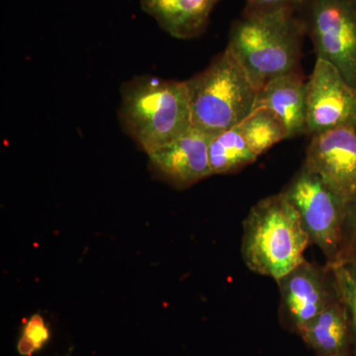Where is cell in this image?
<instances>
[{"mask_svg": "<svg viewBox=\"0 0 356 356\" xmlns=\"http://www.w3.org/2000/svg\"><path fill=\"white\" fill-rule=\"evenodd\" d=\"M305 36L293 9L242 14L231 26L226 49L259 90L275 77L301 70Z\"/></svg>", "mask_w": 356, "mask_h": 356, "instance_id": "1", "label": "cell"}, {"mask_svg": "<svg viewBox=\"0 0 356 356\" xmlns=\"http://www.w3.org/2000/svg\"><path fill=\"white\" fill-rule=\"evenodd\" d=\"M118 113L122 128L147 154L193 128L185 81L133 77L122 86Z\"/></svg>", "mask_w": 356, "mask_h": 356, "instance_id": "2", "label": "cell"}, {"mask_svg": "<svg viewBox=\"0 0 356 356\" xmlns=\"http://www.w3.org/2000/svg\"><path fill=\"white\" fill-rule=\"evenodd\" d=\"M243 229L242 257L252 273L277 281L305 261L310 238L282 191L255 204Z\"/></svg>", "mask_w": 356, "mask_h": 356, "instance_id": "3", "label": "cell"}, {"mask_svg": "<svg viewBox=\"0 0 356 356\" xmlns=\"http://www.w3.org/2000/svg\"><path fill=\"white\" fill-rule=\"evenodd\" d=\"M185 83L192 127L211 137L242 123L255 109L259 89L227 49Z\"/></svg>", "mask_w": 356, "mask_h": 356, "instance_id": "4", "label": "cell"}, {"mask_svg": "<svg viewBox=\"0 0 356 356\" xmlns=\"http://www.w3.org/2000/svg\"><path fill=\"white\" fill-rule=\"evenodd\" d=\"M301 218L311 243L317 245L329 266L337 264L341 248L348 196L306 165L282 191Z\"/></svg>", "mask_w": 356, "mask_h": 356, "instance_id": "5", "label": "cell"}, {"mask_svg": "<svg viewBox=\"0 0 356 356\" xmlns=\"http://www.w3.org/2000/svg\"><path fill=\"white\" fill-rule=\"evenodd\" d=\"M318 60L356 88V0H301L295 9Z\"/></svg>", "mask_w": 356, "mask_h": 356, "instance_id": "6", "label": "cell"}, {"mask_svg": "<svg viewBox=\"0 0 356 356\" xmlns=\"http://www.w3.org/2000/svg\"><path fill=\"white\" fill-rule=\"evenodd\" d=\"M337 128L356 130V88L334 65L317 58L306 83V134Z\"/></svg>", "mask_w": 356, "mask_h": 356, "instance_id": "7", "label": "cell"}, {"mask_svg": "<svg viewBox=\"0 0 356 356\" xmlns=\"http://www.w3.org/2000/svg\"><path fill=\"white\" fill-rule=\"evenodd\" d=\"M276 282L281 320L297 334L339 295L331 267L307 259Z\"/></svg>", "mask_w": 356, "mask_h": 356, "instance_id": "8", "label": "cell"}, {"mask_svg": "<svg viewBox=\"0 0 356 356\" xmlns=\"http://www.w3.org/2000/svg\"><path fill=\"white\" fill-rule=\"evenodd\" d=\"M304 165L350 197L356 189V130L337 128L311 137Z\"/></svg>", "mask_w": 356, "mask_h": 356, "instance_id": "9", "label": "cell"}, {"mask_svg": "<svg viewBox=\"0 0 356 356\" xmlns=\"http://www.w3.org/2000/svg\"><path fill=\"white\" fill-rule=\"evenodd\" d=\"M211 136L192 128L181 137L147 154L159 177L185 188L212 175L209 163Z\"/></svg>", "mask_w": 356, "mask_h": 356, "instance_id": "10", "label": "cell"}, {"mask_svg": "<svg viewBox=\"0 0 356 356\" xmlns=\"http://www.w3.org/2000/svg\"><path fill=\"white\" fill-rule=\"evenodd\" d=\"M306 83L300 72L271 79L259 90L255 108L270 111L284 126L288 139L306 134Z\"/></svg>", "mask_w": 356, "mask_h": 356, "instance_id": "11", "label": "cell"}, {"mask_svg": "<svg viewBox=\"0 0 356 356\" xmlns=\"http://www.w3.org/2000/svg\"><path fill=\"white\" fill-rule=\"evenodd\" d=\"M220 0H140L143 10L173 38L200 36Z\"/></svg>", "mask_w": 356, "mask_h": 356, "instance_id": "12", "label": "cell"}, {"mask_svg": "<svg viewBox=\"0 0 356 356\" xmlns=\"http://www.w3.org/2000/svg\"><path fill=\"white\" fill-rule=\"evenodd\" d=\"M298 334L318 356H353L350 318L339 295Z\"/></svg>", "mask_w": 356, "mask_h": 356, "instance_id": "13", "label": "cell"}, {"mask_svg": "<svg viewBox=\"0 0 356 356\" xmlns=\"http://www.w3.org/2000/svg\"><path fill=\"white\" fill-rule=\"evenodd\" d=\"M240 126L212 136L209 143V163L213 175H229L257 161Z\"/></svg>", "mask_w": 356, "mask_h": 356, "instance_id": "14", "label": "cell"}, {"mask_svg": "<svg viewBox=\"0 0 356 356\" xmlns=\"http://www.w3.org/2000/svg\"><path fill=\"white\" fill-rule=\"evenodd\" d=\"M238 126L248 146L257 156L281 140L288 139L284 126L266 108H255Z\"/></svg>", "mask_w": 356, "mask_h": 356, "instance_id": "15", "label": "cell"}, {"mask_svg": "<svg viewBox=\"0 0 356 356\" xmlns=\"http://www.w3.org/2000/svg\"><path fill=\"white\" fill-rule=\"evenodd\" d=\"M330 267L334 274L339 296L348 311L353 334V353L356 356V266L337 264Z\"/></svg>", "mask_w": 356, "mask_h": 356, "instance_id": "16", "label": "cell"}, {"mask_svg": "<svg viewBox=\"0 0 356 356\" xmlns=\"http://www.w3.org/2000/svg\"><path fill=\"white\" fill-rule=\"evenodd\" d=\"M337 264L356 266V189L348 197Z\"/></svg>", "mask_w": 356, "mask_h": 356, "instance_id": "17", "label": "cell"}, {"mask_svg": "<svg viewBox=\"0 0 356 356\" xmlns=\"http://www.w3.org/2000/svg\"><path fill=\"white\" fill-rule=\"evenodd\" d=\"M49 337H50V332L44 325L43 318L37 314L33 316L26 324L24 332L18 344V350L21 355H31L35 350L43 346V344L48 341Z\"/></svg>", "mask_w": 356, "mask_h": 356, "instance_id": "18", "label": "cell"}, {"mask_svg": "<svg viewBox=\"0 0 356 356\" xmlns=\"http://www.w3.org/2000/svg\"><path fill=\"white\" fill-rule=\"evenodd\" d=\"M301 0H245L243 14L274 13L283 9L295 10Z\"/></svg>", "mask_w": 356, "mask_h": 356, "instance_id": "19", "label": "cell"}]
</instances>
